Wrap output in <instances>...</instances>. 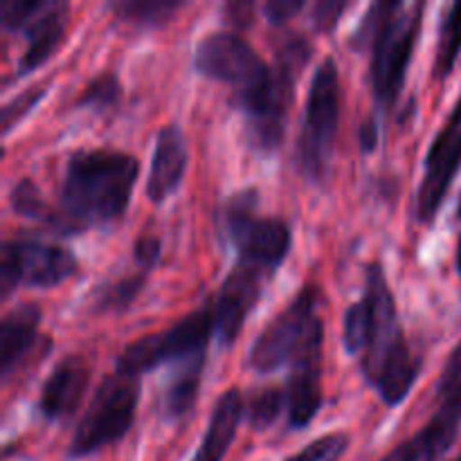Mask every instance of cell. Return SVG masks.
I'll return each instance as SVG.
<instances>
[{
    "label": "cell",
    "mask_w": 461,
    "mask_h": 461,
    "mask_svg": "<svg viewBox=\"0 0 461 461\" xmlns=\"http://www.w3.org/2000/svg\"><path fill=\"white\" fill-rule=\"evenodd\" d=\"M311 54V41L291 34L279 45L270 66L239 32H210L194 50V70L234 90V106L246 122L248 142L268 156L284 144L297 77Z\"/></svg>",
    "instance_id": "6da1fadb"
},
{
    "label": "cell",
    "mask_w": 461,
    "mask_h": 461,
    "mask_svg": "<svg viewBox=\"0 0 461 461\" xmlns=\"http://www.w3.org/2000/svg\"><path fill=\"white\" fill-rule=\"evenodd\" d=\"M342 347L358 358L365 381L387 408H399L417 385L423 360L405 338L396 297L381 261L367 264L363 297L347 306Z\"/></svg>",
    "instance_id": "7a4b0ae2"
},
{
    "label": "cell",
    "mask_w": 461,
    "mask_h": 461,
    "mask_svg": "<svg viewBox=\"0 0 461 461\" xmlns=\"http://www.w3.org/2000/svg\"><path fill=\"white\" fill-rule=\"evenodd\" d=\"M140 176L133 153L111 147L77 149L63 171L59 212L68 232L106 228L124 216Z\"/></svg>",
    "instance_id": "3957f363"
},
{
    "label": "cell",
    "mask_w": 461,
    "mask_h": 461,
    "mask_svg": "<svg viewBox=\"0 0 461 461\" xmlns=\"http://www.w3.org/2000/svg\"><path fill=\"white\" fill-rule=\"evenodd\" d=\"M426 3L381 0L369 5L358 27L351 32L349 45L358 52L369 50V77L376 102L374 115H387L399 104L408 68L423 27Z\"/></svg>",
    "instance_id": "277c9868"
},
{
    "label": "cell",
    "mask_w": 461,
    "mask_h": 461,
    "mask_svg": "<svg viewBox=\"0 0 461 461\" xmlns=\"http://www.w3.org/2000/svg\"><path fill=\"white\" fill-rule=\"evenodd\" d=\"M340 113V72H338L336 59L327 57L311 77L304 120H302V131L297 138V169L309 183L324 185L331 176Z\"/></svg>",
    "instance_id": "5b68a950"
},
{
    "label": "cell",
    "mask_w": 461,
    "mask_h": 461,
    "mask_svg": "<svg viewBox=\"0 0 461 461\" xmlns=\"http://www.w3.org/2000/svg\"><path fill=\"white\" fill-rule=\"evenodd\" d=\"M315 338H324L322 291L315 284H304L257 336L248 354V367L257 374L291 367Z\"/></svg>",
    "instance_id": "8992f818"
},
{
    "label": "cell",
    "mask_w": 461,
    "mask_h": 461,
    "mask_svg": "<svg viewBox=\"0 0 461 461\" xmlns=\"http://www.w3.org/2000/svg\"><path fill=\"white\" fill-rule=\"evenodd\" d=\"M221 225L237 252V264L252 266L273 277L291 255V225L279 216L257 212V189L232 194L221 210Z\"/></svg>",
    "instance_id": "52a82bcc"
},
{
    "label": "cell",
    "mask_w": 461,
    "mask_h": 461,
    "mask_svg": "<svg viewBox=\"0 0 461 461\" xmlns=\"http://www.w3.org/2000/svg\"><path fill=\"white\" fill-rule=\"evenodd\" d=\"M140 392H142L140 376H131L120 369L104 376L77 423L75 435L68 446V457L84 459L124 439L135 421Z\"/></svg>",
    "instance_id": "ba28073f"
},
{
    "label": "cell",
    "mask_w": 461,
    "mask_h": 461,
    "mask_svg": "<svg viewBox=\"0 0 461 461\" xmlns=\"http://www.w3.org/2000/svg\"><path fill=\"white\" fill-rule=\"evenodd\" d=\"M212 338H214L212 306H201L165 331L149 333L126 345L117 356L115 369L131 376H142L160 365H176L196 356H207V345Z\"/></svg>",
    "instance_id": "9c48e42d"
},
{
    "label": "cell",
    "mask_w": 461,
    "mask_h": 461,
    "mask_svg": "<svg viewBox=\"0 0 461 461\" xmlns=\"http://www.w3.org/2000/svg\"><path fill=\"white\" fill-rule=\"evenodd\" d=\"M79 261L68 248L36 237L5 239L0 246V297L18 286L54 288L75 277Z\"/></svg>",
    "instance_id": "30bf717a"
},
{
    "label": "cell",
    "mask_w": 461,
    "mask_h": 461,
    "mask_svg": "<svg viewBox=\"0 0 461 461\" xmlns=\"http://www.w3.org/2000/svg\"><path fill=\"white\" fill-rule=\"evenodd\" d=\"M70 5L59 0H3L0 25L5 32L25 36V52L16 66V77L32 75L61 48L68 30Z\"/></svg>",
    "instance_id": "8fae6325"
},
{
    "label": "cell",
    "mask_w": 461,
    "mask_h": 461,
    "mask_svg": "<svg viewBox=\"0 0 461 461\" xmlns=\"http://www.w3.org/2000/svg\"><path fill=\"white\" fill-rule=\"evenodd\" d=\"M461 169V95L444 126L432 138L423 160V176L414 201L419 223H435L450 185Z\"/></svg>",
    "instance_id": "7c38bea8"
},
{
    "label": "cell",
    "mask_w": 461,
    "mask_h": 461,
    "mask_svg": "<svg viewBox=\"0 0 461 461\" xmlns=\"http://www.w3.org/2000/svg\"><path fill=\"white\" fill-rule=\"evenodd\" d=\"M270 275L246 264H234L232 270L221 282L219 293L212 304V324L214 340L221 349H228L241 336L248 315L259 304L264 282Z\"/></svg>",
    "instance_id": "4fadbf2b"
},
{
    "label": "cell",
    "mask_w": 461,
    "mask_h": 461,
    "mask_svg": "<svg viewBox=\"0 0 461 461\" xmlns=\"http://www.w3.org/2000/svg\"><path fill=\"white\" fill-rule=\"evenodd\" d=\"M322 358L324 340L304 351L291 365L286 383V417L291 430H304L313 423L324 403L322 396Z\"/></svg>",
    "instance_id": "5bb4252c"
},
{
    "label": "cell",
    "mask_w": 461,
    "mask_h": 461,
    "mask_svg": "<svg viewBox=\"0 0 461 461\" xmlns=\"http://www.w3.org/2000/svg\"><path fill=\"white\" fill-rule=\"evenodd\" d=\"M90 385V365L81 356H66L54 365L39 394V414L45 421H68L77 414Z\"/></svg>",
    "instance_id": "9a60e30c"
},
{
    "label": "cell",
    "mask_w": 461,
    "mask_h": 461,
    "mask_svg": "<svg viewBox=\"0 0 461 461\" xmlns=\"http://www.w3.org/2000/svg\"><path fill=\"white\" fill-rule=\"evenodd\" d=\"M187 162L189 151L183 129L178 124L160 126L153 142L151 165H149L147 187H144L149 201L156 205L165 203L183 183Z\"/></svg>",
    "instance_id": "2e32d148"
},
{
    "label": "cell",
    "mask_w": 461,
    "mask_h": 461,
    "mask_svg": "<svg viewBox=\"0 0 461 461\" xmlns=\"http://www.w3.org/2000/svg\"><path fill=\"white\" fill-rule=\"evenodd\" d=\"M41 318H43L41 306L34 302H25V304L14 306L0 320V376L3 381H9L25 365V360L41 342H48L39 336Z\"/></svg>",
    "instance_id": "e0dca14e"
},
{
    "label": "cell",
    "mask_w": 461,
    "mask_h": 461,
    "mask_svg": "<svg viewBox=\"0 0 461 461\" xmlns=\"http://www.w3.org/2000/svg\"><path fill=\"white\" fill-rule=\"evenodd\" d=\"M243 419H246V399L239 387H228L212 408L201 446L192 461H223L230 446L234 444V437H237Z\"/></svg>",
    "instance_id": "ac0fdd59"
},
{
    "label": "cell",
    "mask_w": 461,
    "mask_h": 461,
    "mask_svg": "<svg viewBox=\"0 0 461 461\" xmlns=\"http://www.w3.org/2000/svg\"><path fill=\"white\" fill-rule=\"evenodd\" d=\"M205 358L207 356H196V358L171 365V374L160 394V410L165 421L180 423L194 412L198 392H201Z\"/></svg>",
    "instance_id": "d6986e66"
},
{
    "label": "cell",
    "mask_w": 461,
    "mask_h": 461,
    "mask_svg": "<svg viewBox=\"0 0 461 461\" xmlns=\"http://www.w3.org/2000/svg\"><path fill=\"white\" fill-rule=\"evenodd\" d=\"M9 205L16 212L18 216H25V219L36 221V223L45 225V228L54 230V232L63 234V237H70L68 232V225L63 221L59 207H52L45 196L41 194V189L36 187L34 180L21 178L14 183L12 192H9Z\"/></svg>",
    "instance_id": "ffe728a7"
},
{
    "label": "cell",
    "mask_w": 461,
    "mask_h": 461,
    "mask_svg": "<svg viewBox=\"0 0 461 461\" xmlns=\"http://www.w3.org/2000/svg\"><path fill=\"white\" fill-rule=\"evenodd\" d=\"M183 7V0H117L108 5L115 18L144 30H158L167 25Z\"/></svg>",
    "instance_id": "44dd1931"
},
{
    "label": "cell",
    "mask_w": 461,
    "mask_h": 461,
    "mask_svg": "<svg viewBox=\"0 0 461 461\" xmlns=\"http://www.w3.org/2000/svg\"><path fill=\"white\" fill-rule=\"evenodd\" d=\"M455 437L441 430L435 421H428L414 437L392 448L381 461H437L453 446Z\"/></svg>",
    "instance_id": "7402d4cb"
},
{
    "label": "cell",
    "mask_w": 461,
    "mask_h": 461,
    "mask_svg": "<svg viewBox=\"0 0 461 461\" xmlns=\"http://www.w3.org/2000/svg\"><path fill=\"white\" fill-rule=\"evenodd\" d=\"M147 270H135V273L124 275V277L115 279V282L102 284L95 288L93 300H90V311L93 313H122L129 309L140 293L147 286Z\"/></svg>",
    "instance_id": "603a6c76"
},
{
    "label": "cell",
    "mask_w": 461,
    "mask_h": 461,
    "mask_svg": "<svg viewBox=\"0 0 461 461\" xmlns=\"http://www.w3.org/2000/svg\"><path fill=\"white\" fill-rule=\"evenodd\" d=\"M122 104V84L120 77L113 70H102L95 75L88 84L81 88L79 97L72 102L75 108H88V111L99 113V115H108V113L117 111Z\"/></svg>",
    "instance_id": "cb8c5ba5"
},
{
    "label": "cell",
    "mask_w": 461,
    "mask_h": 461,
    "mask_svg": "<svg viewBox=\"0 0 461 461\" xmlns=\"http://www.w3.org/2000/svg\"><path fill=\"white\" fill-rule=\"evenodd\" d=\"M461 52V3H453L446 7L439 25V43H437L435 57V77L446 79L453 72L455 63Z\"/></svg>",
    "instance_id": "d4e9b609"
},
{
    "label": "cell",
    "mask_w": 461,
    "mask_h": 461,
    "mask_svg": "<svg viewBox=\"0 0 461 461\" xmlns=\"http://www.w3.org/2000/svg\"><path fill=\"white\" fill-rule=\"evenodd\" d=\"M284 408H286V392L275 385L259 387L252 392L246 403V423L255 432L268 430Z\"/></svg>",
    "instance_id": "484cf974"
},
{
    "label": "cell",
    "mask_w": 461,
    "mask_h": 461,
    "mask_svg": "<svg viewBox=\"0 0 461 461\" xmlns=\"http://www.w3.org/2000/svg\"><path fill=\"white\" fill-rule=\"evenodd\" d=\"M48 84L41 86H30L27 90L18 93L16 97L9 99L3 106V113H0V126H3V135H9V131L18 124L21 120H25L32 111L36 108V104L45 97L48 93Z\"/></svg>",
    "instance_id": "4316f807"
},
{
    "label": "cell",
    "mask_w": 461,
    "mask_h": 461,
    "mask_svg": "<svg viewBox=\"0 0 461 461\" xmlns=\"http://www.w3.org/2000/svg\"><path fill=\"white\" fill-rule=\"evenodd\" d=\"M347 448H349V437L345 432H331V435L311 441L309 446H304L300 453L286 461H340Z\"/></svg>",
    "instance_id": "83f0119b"
},
{
    "label": "cell",
    "mask_w": 461,
    "mask_h": 461,
    "mask_svg": "<svg viewBox=\"0 0 461 461\" xmlns=\"http://www.w3.org/2000/svg\"><path fill=\"white\" fill-rule=\"evenodd\" d=\"M162 257V241L153 234H140L133 243V261L140 270L151 273Z\"/></svg>",
    "instance_id": "f1b7e54d"
},
{
    "label": "cell",
    "mask_w": 461,
    "mask_h": 461,
    "mask_svg": "<svg viewBox=\"0 0 461 461\" xmlns=\"http://www.w3.org/2000/svg\"><path fill=\"white\" fill-rule=\"evenodd\" d=\"M435 421H439L441 426L450 428L453 432H459L461 428V383L455 387L450 394H446L444 399H439V410H437Z\"/></svg>",
    "instance_id": "f546056e"
},
{
    "label": "cell",
    "mask_w": 461,
    "mask_h": 461,
    "mask_svg": "<svg viewBox=\"0 0 461 461\" xmlns=\"http://www.w3.org/2000/svg\"><path fill=\"white\" fill-rule=\"evenodd\" d=\"M349 3H331V0H322L313 7V25L318 32H333L336 30L338 21L342 18V14L347 12Z\"/></svg>",
    "instance_id": "4dcf8cb0"
},
{
    "label": "cell",
    "mask_w": 461,
    "mask_h": 461,
    "mask_svg": "<svg viewBox=\"0 0 461 461\" xmlns=\"http://www.w3.org/2000/svg\"><path fill=\"white\" fill-rule=\"evenodd\" d=\"M459 383H461V340L453 349V354L448 356V360H446L444 369H441V376L439 381H437V396L444 399V396L450 394Z\"/></svg>",
    "instance_id": "1f68e13d"
},
{
    "label": "cell",
    "mask_w": 461,
    "mask_h": 461,
    "mask_svg": "<svg viewBox=\"0 0 461 461\" xmlns=\"http://www.w3.org/2000/svg\"><path fill=\"white\" fill-rule=\"evenodd\" d=\"M302 9H304V0H270L264 5V16L273 27H282Z\"/></svg>",
    "instance_id": "d6a6232c"
},
{
    "label": "cell",
    "mask_w": 461,
    "mask_h": 461,
    "mask_svg": "<svg viewBox=\"0 0 461 461\" xmlns=\"http://www.w3.org/2000/svg\"><path fill=\"white\" fill-rule=\"evenodd\" d=\"M378 117L369 115L367 120L360 124L358 129V142H360V151L363 153H372L374 149L378 147V135H381V129H378Z\"/></svg>",
    "instance_id": "836d02e7"
},
{
    "label": "cell",
    "mask_w": 461,
    "mask_h": 461,
    "mask_svg": "<svg viewBox=\"0 0 461 461\" xmlns=\"http://www.w3.org/2000/svg\"><path fill=\"white\" fill-rule=\"evenodd\" d=\"M252 5L250 3H230L225 5V14H228V23L232 25H250V16H243V12H252Z\"/></svg>",
    "instance_id": "e575fe53"
},
{
    "label": "cell",
    "mask_w": 461,
    "mask_h": 461,
    "mask_svg": "<svg viewBox=\"0 0 461 461\" xmlns=\"http://www.w3.org/2000/svg\"><path fill=\"white\" fill-rule=\"evenodd\" d=\"M457 268L461 273V239H459V246H457Z\"/></svg>",
    "instance_id": "d590c367"
},
{
    "label": "cell",
    "mask_w": 461,
    "mask_h": 461,
    "mask_svg": "<svg viewBox=\"0 0 461 461\" xmlns=\"http://www.w3.org/2000/svg\"><path fill=\"white\" fill-rule=\"evenodd\" d=\"M457 214L461 216V198H459V207H457Z\"/></svg>",
    "instance_id": "8d00e7d4"
},
{
    "label": "cell",
    "mask_w": 461,
    "mask_h": 461,
    "mask_svg": "<svg viewBox=\"0 0 461 461\" xmlns=\"http://www.w3.org/2000/svg\"><path fill=\"white\" fill-rule=\"evenodd\" d=\"M455 461H461V455H459V457H457V459H455Z\"/></svg>",
    "instance_id": "74e56055"
}]
</instances>
